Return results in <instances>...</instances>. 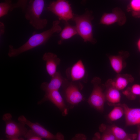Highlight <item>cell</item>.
Listing matches in <instances>:
<instances>
[{"instance_id": "6da1fadb", "label": "cell", "mask_w": 140, "mask_h": 140, "mask_svg": "<svg viewBox=\"0 0 140 140\" xmlns=\"http://www.w3.org/2000/svg\"><path fill=\"white\" fill-rule=\"evenodd\" d=\"M60 23L59 20L53 21L52 26L50 29L40 33H34L25 43L17 48H15L11 45H9L8 56L10 57H16L24 52L45 44L54 34L61 32L62 30L59 25Z\"/></svg>"}, {"instance_id": "7a4b0ae2", "label": "cell", "mask_w": 140, "mask_h": 140, "mask_svg": "<svg viewBox=\"0 0 140 140\" xmlns=\"http://www.w3.org/2000/svg\"><path fill=\"white\" fill-rule=\"evenodd\" d=\"M17 8H20L25 19L35 29H42L46 26L48 20L41 17L45 5L43 0H19L17 2Z\"/></svg>"}, {"instance_id": "3957f363", "label": "cell", "mask_w": 140, "mask_h": 140, "mask_svg": "<svg viewBox=\"0 0 140 140\" xmlns=\"http://www.w3.org/2000/svg\"><path fill=\"white\" fill-rule=\"evenodd\" d=\"M93 19L92 12L87 10L81 15H74L72 20L75 23L78 34L83 39L84 41L94 44L97 40L93 36L92 21Z\"/></svg>"}, {"instance_id": "277c9868", "label": "cell", "mask_w": 140, "mask_h": 140, "mask_svg": "<svg viewBox=\"0 0 140 140\" xmlns=\"http://www.w3.org/2000/svg\"><path fill=\"white\" fill-rule=\"evenodd\" d=\"M91 83L93 85V88L88 99V103L97 110L102 111L106 100L105 93L103 91L105 85L102 83L100 78L96 76L93 78Z\"/></svg>"}, {"instance_id": "5b68a950", "label": "cell", "mask_w": 140, "mask_h": 140, "mask_svg": "<svg viewBox=\"0 0 140 140\" xmlns=\"http://www.w3.org/2000/svg\"><path fill=\"white\" fill-rule=\"evenodd\" d=\"M46 9L57 16L59 20L67 22L72 20L74 14L68 1L58 0L50 2Z\"/></svg>"}, {"instance_id": "8992f818", "label": "cell", "mask_w": 140, "mask_h": 140, "mask_svg": "<svg viewBox=\"0 0 140 140\" xmlns=\"http://www.w3.org/2000/svg\"><path fill=\"white\" fill-rule=\"evenodd\" d=\"M2 119L5 123V134L7 138L24 136L28 130L23 123L20 122L18 123L13 120L10 113L4 114Z\"/></svg>"}, {"instance_id": "52a82bcc", "label": "cell", "mask_w": 140, "mask_h": 140, "mask_svg": "<svg viewBox=\"0 0 140 140\" xmlns=\"http://www.w3.org/2000/svg\"><path fill=\"white\" fill-rule=\"evenodd\" d=\"M18 119L19 122L29 127L35 133L42 138L46 140H65L64 135L60 133L53 134L39 123L32 122L24 115L19 116Z\"/></svg>"}, {"instance_id": "ba28073f", "label": "cell", "mask_w": 140, "mask_h": 140, "mask_svg": "<svg viewBox=\"0 0 140 140\" xmlns=\"http://www.w3.org/2000/svg\"><path fill=\"white\" fill-rule=\"evenodd\" d=\"M127 18L124 12L120 8L115 7L110 13H104L101 16L99 23L106 25H110L117 23L122 26L126 22Z\"/></svg>"}, {"instance_id": "9c48e42d", "label": "cell", "mask_w": 140, "mask_h": 140, "mask_svg": "<svg viewBox=\"0 0 140 140\" xmlns=\"http://www.w3.org/2000/svg\"><path fill=\"white\" fill-rule=\"evenodd\" d=\"M64 90L65 97L67 102L69 104L75 105L84 100L80 90L82 86L80 84L78 85L73 82H68Z\"/></svg>"}, {"instance_id": "30bf717a", "label": "cell", "mask_w": 140, "mask_h": 140, "mask_svg": "<svg viewBox=\"0 0 140 140\" xmlns=\"http://www.w3.org/2000/svg\"><path fill=\"white\" fill-rule=\"evenodd\" d=\"M66 73L71 82L82 80L86 76V72L82 61L79 60L72 67L67 69Z\"/></svg>"}, {"instance_id": "8fae6325", "label": "cell", "mask_w": 140, "mask_h": 140, "mask_svg": "<svg viewBox=\"0 0 140 140\" xmlns=\"http://www.w3.org/2000/svg\"><path fill=\"white\" fill-rule=\"evenodd\" d=\"M48 100L55 105L64 114L67 113V109L63 99L58 90H55L45 93L43 99L38 102L40 104Z\"/></svg>"}, {"instance_id": "7c38bea8", "label": "cell", "mask_w": 140, "mask_h": 140, "mask_svg": "<svg viewBox=\"0 0 140 140\" xmlns=\"http://www.w3.org/2000/svg\"><path fill=\"white\" fill-rule=\"evenodd\" d=\"M123 109L127 125H140V108H130L126 104H119Z\"/></svg>"}, {"instance_id": "4fadbf2b", "label": "cell", "mask_w": 140, "mask_h": 140, "mask_svg": "<svg viewBox=\"0 0 140 140\" xmlns=\"http://www.w3.org/2000/svg\"><path fill=\"white\" fill-rule=\"evenodd\" d=\"M42 59L46 62V68L47 73L52 77L57 72V68L60 62V59L53 53L47 52L43 54Z\"/></svg>"}, {"instance_id": "5bb4252c", "label": "cell", "mask_w": 140, "mask_h": 140, "mask_svg": "<svg viewBox=\"0 0 140 140\" xmlns=\"http://www.w3.org/2000/svg\"><path fill=\"white\" fill-rule=\"evenodd\" d=\"M129 55L127 51L120 52L119 54L111 55L108 58L111 66L114 71L118 74H119L126 66L125 59Z\"/></svg>"}, {"instance_id": "9a60e30c", "label": "cell", "mask_w": 140, "mask_h": 140, "mask_svg": "<svg viewBox=\"0 0 140 140\" xmlns=\"http://www.w3.org/2000/svg\"><path fill=\"white\" fill-rule=\"evenodd\" d=\"M60 73L58 72L52 77L49 83L44 82L40 85V88L45 93L49 92L58 90L60 87L63 85L65 80Z\"/></svg>"}, {"instance_id": "2e32d148", "label": "cell", "mask_w": 140, "mask_h": 140, "mask_svg": "<svg viewBox=\"0 0 140 140\" xmlns=\"http://www.w3.org/2000/svg\"><path fill=\"white\" fill-rule=\"evenodd\" d=\"M104 85L106 88L105 93L106 100L111 104L119 103L121 100V94L119 90L112 85L111 79L108 80Z\"/></svg>"}, {"instance_id": "e0dca14e", "label": "cell", "mask_w": 140, "mask_h": 140, "mask_svg": "<svg viewBox=\"0 0 140 140\" xmlns=\"http://www.w3.org/2000/svg\"><path fill=\"white\" fill-rule=\"evenodd\" d=\"M134 80V78L130 74H119L114 80L111 79V82L112 85L120 91L124 89Z\"/></svg>"}, {"instance_id": "ac0fdd59", "label": "cell", "mask_w": 140, "mask_h": 140, "mask_svg": "<svg viewBox=\"0 0 140 140\" xmlns=\"http://www.w3.org/2000/svg\"><path fill=\"white\" fill-rule=\"evenodd\" d=\"M65 26L60 32V39L58 41L59 45L62 44L64 41L70 39L78 34L76 27L70 24L67 22H64Z\"/></svg>"}, {"instance_id": "d6986e66", "label": "cell", "mask_w": 140, "mask_h": 140, "mask_svg": "<svg viewBox=\"0 0 140 140\" xmlns=\"http://www.w3.org/2000/svg\"><path fill=\"white\" fill-rule=\"evenodd\" d=\"M109 128L117 140H125L129 139L134 140L136 137V134H129L122 128L115 125H113Z\"/></svg>"}, {"instance_id": "ffe728a7", "label": "cell", "mask_w": 140, "mask_h": 140, "mask_svg": "<svg viewBox=\"0 0 140 140\" xmlns=\"http://www.w3.org/2000/svg\"><path fill=\"white\" fill-rule=\"evenodd\" d=\"M128 12H131L132 16L139 18L140 14V0L130 1L127 8Z\"/></svg>"}, {"instance_id": "44dd1931", "label": "cell", "mask_w": 140, "mask_h": 140, "mask_svg": "<svg viewBox=\"0 0 140 140\" xmlns=\"http://www.w3.org/2000/svg\"><path fill=\"white\" fill-rule=\"evenodd\" d=\"M116 106L109 113L108 117L109 120L112 121H116L120 118L124 114L123 107L119 104H117Z\"/></svg>"}, {"instance_id": "7402d4cb", "label": "cell", "mask_w": 140, "mask_h": 140, "mask_svg": "<svg viewBox=\"0 0 140 140\" xmlns=\"http://www.w3.org/2000/svg\"><path fill=\"white\" fill-rule=\"evenodd\" d=\"M11 1L6 0L0 3V17L7 15L9 11H12V4Z\"/></svg>"}, {"instance_id": "603a6c76", "label": "cell", "mask_w": 140, "mask_h": 140, "mask_svg": "<svg viewBox=\"0 0 140 140\" xmlns=\"http://www.w3.org/2000/svg\"><path fill=\"white\" fill-rule=\"evenodd\" d=\"M26 138H19L21 140H43L42 138L35 133L31 129L28 130L24 136Z\"/></svg>"}, {"instance_id": "cb8c5ba5", "label": "cell", "mask_w": 140, "mask_h": 140, "mask_svg": "<svg viewBox=\"0 0 140 140\" xmlns=\"http://www.w3.org/2000/svg\"><path fill=\"white\" fill-rule=\"evenodd\" d=\"M100 140H117L110 128H108L103 133Z\"/></svg>"}, {"instance_id": "d4e9b609", "label": "cell", "mask_w": 140, "mask_h": 140, "mask_svg": "<svg viewBox=\"0 0 140 140\" xmlns=\"http://www.w3.org/2000/svg\"><path fill=\"white\" fill-rule=\"evenodd\" d=\"M131 92L134 95H139L140 96V85L134 84L130 87Z\"/></svg>"}, {"instance_id": "484cf974", "label": "cell", "mask_w": 140, "mask_h": 140, "mask_svg": "<svg viewBox=\"0 0 140 140\" xmlns=\"http://www.w3.org/2000/svg\"><path fill=\"white\" fill-rule=\"evenodd\" d=\"M123 94L131 100L135 99L136 97V96L133 94L131 92L130 87L124 91L123 92Z\"/></svg>"}, {"instance_id": "4316f807", "label": "cell", "mask_w": 140, "mask_h": 140, "mask_svg": "<svg viewBox=\"0 0 140 140\" xmlns=\"http://www.w3.org/2000/svg\"><path fill=\"white\" fill-rule=\"evenodd\" d=\"M86 137L84 135L78 134L76 135L72 140H86Z\"/></svg>"}, {"instance_id": "83f0119b", "label": "cell", "mask_w": 140, "mask_h": 140, "mask_svg": "<svg viewBox=\"0 0 140 140\" xmlns=\"http://www.w3.org/2000/svg\"><path fill=\"white\" fill-rule=\"evenodd\" d=\"M0 35H2L4 33V25L3 23L0 22Z\"/></svg>"}, {"instance_id": "f1b7e54d", "label": "cell", "mask_w": 140, "mask_h": 140, "mask_svg": "<svg viewBox=\"0 0 140 140\" xmlns=\"http://www.w3.org/2000/svg\"><path fill=\"white\" fill-rule=\"evenodd\" d=\"M136 45L137 48L139 51L140 52V38L137 41Z\"/></svg>"}, {"instance_id": "f546056e", "label": "cell", "mask_w": 140, "mask_h": 140, "mask_svg": "<svg viewBox=\"0 0 140 140\" xmlns=\"http://www.w3.org/2000/svg\"><path fill=\"white\" fill-rule=\"evenodd\" d=\"M6 140H21L19 138H7Z\"/></svg>"}, {"instance_id": "4dcf8cb0", "label": "cell", "mask_w": 140, "mask_h": 140, "mask_svg": "<svg viewBox=\"0 0 140 140\" xmlns=\"http://www.w3.org/2000/svg\"><path fill=\"white\" fill-rule=\"evenodd\" d=\"M138 140H140V125H139L138 130Z\"/></svg>"}, {"instance_id": "1f68e13d", "label": "cell", "mask_w": 140, "mask_h": 140, "mask_svg": "<svg viewBox=\"0 0 140 140\" xmlns=\"http://www.w3.org/2000/svg\"><path fill=\"white\" fill-rule=\"evenodd\" d=\"M125 140H134L131 139H127Z\"/></svg>"}, {"instance_id": "d6a6232c", "label": "cell", "mask_w": 140, "mask_h": 140, "mask_svg": "<svg viewBox=\"0 0 140 140\" xmlns=\"http://www.w3.org/2000/svg\"><path fill=\"white\" fill-rule=\"evenodd\" d=\"M139 17H140V15H139Z\"/></svg>"}, {"instance_id": "836d02e7", "label": "cell", "mask_w": 140, "mask_h": 140, "mask_svg": "<svg viewBox=\"0 0 140 140\" xmlns=\"http://www.w3.org/2000/svg\"><path fill=\"white\" fill-rule=\"evenodd\" d=\"M0 140H3L2 139H1Z\"/></svg>"}, {"instance_id": "e575fe53", "label": "cell", "mask_w": 140, "mask_h": 140, "mask_svg": "<svg viewBox=\"0 0 140 140\" xmlns=\"http://www.w3.org/2000/svg\"><path fill=\"white\" fill-rule=\"evenodd\" d=\"M139 74H140V72H139Z\"/></svg>"}, {"instance_id": "d590c367", "label": "cell", "mask_w": 140, "mask_h": 140, "mask_svg": "<svg viewBox=\"0 0 140 140\" xmlns=\"http://www.w3.org/2000/svg\"></svg>"}]
</instances>
